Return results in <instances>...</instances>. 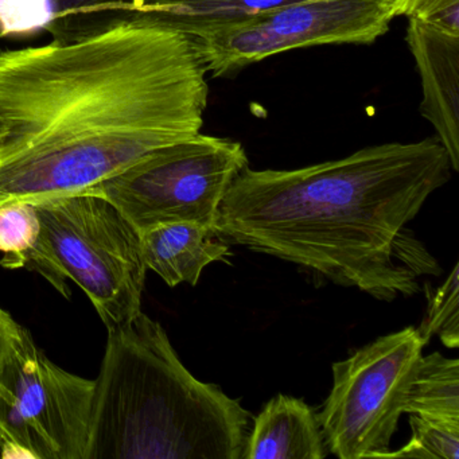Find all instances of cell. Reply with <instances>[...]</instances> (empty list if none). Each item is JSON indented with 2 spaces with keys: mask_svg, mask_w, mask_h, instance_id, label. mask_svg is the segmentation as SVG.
<instances>
[{
  "mask_svg": "<svg viewBox=\"0 0 459 459\" xmlns=\"http://www.w3.org/2000/svg\"><path fill=\"white\" fill-rule=\"evenodd\" d=\"M206 77L195 39L157 26L0 52V205L90 192L201 133Z\"/></svg>",
  "mask_w": 459,
  "mask_h": 459,
  "instance_id": "cell-1",
  "label": "cell"
},
{
  "mask_svg": "<svg viewBox=\"0 0 459 459\" xmlns=\"http://www.w3.org/2000/svg\"><path fill=\"white\" fill-rule=\"evenodd\" d=\"M451 171L437 138L378 144L295 170L247 166L214 228L225 240L376 299L411 298L420 292L418 276L440 268L407 225Z\"/></svg>",
  "mask_w": 459,
  "mask_h": 459,
  "instance_id": "cell-2",
  "label": "cell"
},
{
  "mask_svg": "<svg viewBox=\"0 0 459 459\" xmlns=\"http://www.w3.org/2000/svg\"><path fill=\"white\" fill-rule=\"evenodd\" d=\"M249 416L197 380L142 311L108 329L85 459H240Z\"/></svg>",
  "mask_w": 459,
  "mask_h": 459,
  "instance_id": "cell-3",
  "label": "cell"
},
{
  "mask_svg": "<svg viewBox=\"0 0 459 459\" xmlns=\"http://www.w3.org/2000/svg\"><path fill=\"white\" fill-rule=\"evenodd\" d=\"M34 206L41 238L26 268L41 273L66 298V281L79 284L107 329L142 313L147 267L141 233L115 204L82 193Z\"/></svg>",
  "mask_w": 459,
  "mask_h": 459,
  "instance_id": "cell-4",
  "label": "cell"
},
{
  "mask_svg": "<svg viewBox=\"0 0 459 459\" xmlns=\"http://www.w3.org/2000/svg\"><path fill=\"white\" fill-rule=\"evenodd\" d=\"M95 380L66 372L18 324L0 367V456L85 459Z\"/></svg>",
  "mask_w": 459,
  "mask_h": 459,
  "instance_id": "cell-5",
  "label": "cell"
},
{
  "mask_svg": "<svg viewBox=\"0 0 459 459\" xmlns=\"http://www.w3.org/2000/svg\"><path fill=\"white\" fill-rule=\"evenodd\" d=\"M248 166L243 144L198 133L144 155L92 187L136 230L189 221L213 227L233 179Z\"/></svg>",
  "mask_w": 459,
  "mask_h": 459,
  "instance_id": "cell-6",
  "label": "cell"
},
{
  "mask_svg": "<svg viewBox=\"0 0 459 459\" xmlns=\"http://www.w3.org/2000/svg\"><path fill=\"white\" fill-rule=\"evenodd\" d=\"M426 343L408 326L333 365L318 415L325 445L341 459L385 458Z\"/></svg>",
  "mask_w": 459,
  "mask_h": 459,
  "instance_id": "cell-7",
  "label": "cell"
},
{
  "mask_svg": "<svg viewBox=\"0 0 459 459\" xmlns=\"http://www.w3.org/2000/svg\"><path fill=\"white\" fill-rule=\"evenodd\" d=\"M394 18V0H299L195 41L208 74L227 77L289 50L375 44Z\"/></svg>",
  "mask_w": 459,
  "mask_h": 459,
  "instance_id": "cell-8",
  "label": "cell"
},
{
  "mask_svg": "<svg viewBox=\"0 0 459 459\" xmlns=\"http://www.w3.org/2000/svg\"><path fill=\"white\" fill-rule=\"evenodd\" d=\"M154 0H0L4 37L29 39L47 31L58 44L106 33L143 12Z\"/></svg>",
  "mask_w": 459,
  "mask_h": 459,
  "instance_id": "cell-9",
  "label": "cell"
},
{
  "mask_svg": "<svg viewBox=\"0 0 459 459\" xmlns=\"http://www.w3.org/2000/svg\"><path fill=\"white\" fill-rule=\"evenodd\" d=\"M405 42L420 74V114L459 171V36L408 20Z\"/></svg>",
  "mask_w": 459,
  "mask_h": 459,
  "instance_id": "cell-10",
  "label": "cell"
},
{
  "mask_svg": "<svg viewBox=\"0 0 459 459\" xmlns=\"http://www.w3.org/2000/svg\"><path fill=\"white\" fill-rule=\"evenodd\" d=\"M139 233L147 270L154 271L170 287L195 286L209 264L230 256L216 228L198 222H168Z\"/></svg>",
  "mask_w": 459,
  "mask_h": 459,
  "instance_id": "cell-11",
  "label": "cell"
},
{
  "mask_svg": "<svg viewBox=\"0 0 459 459\" xmlns=\"http://www.w3.org/2000/svg\"><path fill=\"white\" fill-rule=\"evenodd\" d=\"M318 415L302 399L278 394L255 418L244 459H324L327 455Z\"/></svg>",
  "mask_w": 459,
  "mask_h": 459,
  "instance_id": "cell-12",
  "label": "cell"
},
{
  "mask_svg": "<svg viewBox=\"0 0 459 459\" xmlns=\"http://www.w3.org/2000/svg\"><path fill=\"white\" fill-rule=\"evenodd\" d=\"M295 2L299 0H154L127 25L157 26L197 39Z\"/></svg>",
  "mask_w": 459,
  "mask_h": 459,
  "instance_id": "cell-13",
  "label": "cell"
},
{
  "mask_svg": "<svg viewBox=\"0 0 459 459\" xmlns=\"http://www.w3.org/2000/svg\"><path fill=\"white\" fill-rule=\"evenodd\" d=\"M404 412L459 424V361L439 351L421 356L408 391Z\"/></svg>",
  "mask_w": 459,
  "mask_h": 459,
  "instance_id": "cell-14",
  "label": "cell"
},
{
  "mask_svg": "<svg viewBox=\"0 0 459 459\" xmlns=\"http://www.w3.org/2000/svg\"><path fill=\"white\" fill-rule=\"evenodd\" d=\"M41 238V221L36 206L30 203L0 205V252L4 268H22Z\"/></svg>",
  "mask_w": 459,
  "mask_h": 459,
  "instance_id": "cell-15",
  "label": "cell"
},
{
  "mask_svg": "<svg viewBox=\"0 0 459 459\" xmlns=\"http://www.w3.org/2000/svg\"><path fill=\"white\" fill-rule=\"evenodd\" d=\"M459 267L454 265L445 283L431 291L429 289V306L419 334L424 343H429L434 335H439L443 345L458 348L459 345Z\"/></svg>",
  "mask_w": 459,
  "mask_h": 459,
  "instance_id": "cell-16",
  "label": "cell"
},
{
  "mask_svg": "<svg viewBox=\"0 0 459 459\" xmlns=\"http://www.w3.org/2000/svg\"><path fill=\"white\" fill-rule=\"evenodd\" d=\"M412 437L399 451L385 458L458 459L459 424L443 423L421 416H410Z\"/></svg>",
  "mask_w": 459,
  "mask_h": 459,
  "instance_id": "cell-17",
  "label": "cell"
},
{
  "mask_svg": "<svg viewBox=\"0 0 459 459\" xmlns=\"http://www.w3.org/2000/svg\"><path fill=\"white\" fill-rule=\"evenodd\" d=\"M394 17L419 21L459 36V0H394Z\"/></svg>",
  "mask_w": 459,
  "mask_h": 459,
  "instance_id": "cell-18",
  "label": "cell"
},
{
  "mask_svg": "<svg viewBox=\"0 0 459 459\" xmlns=\"http://www.w3.org/2000/svg\"><path fill=\"white\" fill-rule=\"evenodd\" d=\"M17 326L18 324L13 319V316L0 307V367L4 364V359L12 348Z\"/></svg>",
  "mask_w": 459,
  "mask_h": 459,
  "instance_id": "cell-19",
  "label": "cell"
},
{
  "mask_svg": "<svg viewBox=\"0 0 459 459\" xmlns=\"http://www.w3.org/2000/svg\"><path fill=\"white\" fill-rule=\"evenodd\" d=\"M10 136V127L6 122L0 119V146L4 143V142L9 139Z\"/></svg>",
  "mask_w": 459,
  "mask_h": 459,
  "instance_id": "cell-20",
  "label": "cell"
},
{
  "mask_svg": "<svg viewBox=\"0 0 459 459\" xmlns=\"http://www.w3.org/2000/svg\"><path fill=\"white\" fill-rule=\"evenodd\" d=\"M0 39H4V33H2V29H0Z\"/></svg>",
  "mask_w": 459,
  "mask_h": 459,
  "instance_id": "cell-21",
  "label": "cell"
}]
</instances>
